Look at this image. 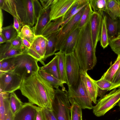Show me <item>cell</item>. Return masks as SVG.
Listing matches in <instances>:
<instances>
[{"instance_id":"6da1fadb","label":"cell","mask_w":120,"mask_h":120,"mask_svg":"<svg viewBox=\"0 0 120 120\" xmlns=\"http://www.w3.org/2000/svg\"><path fill=\"white\" fill-rule=\"evenodd\" d=\"M19 90L29 102L52 110L55 90L38 73L24 79Z\"/></svg>"},{"instance_id":"7a4b0ae2","label":"cell","mask_w":120,"mask_h":120,"mask_svg":"<svg viewBox=\"0 0 120 120\" xmlns=\"http://www.w3.org/2000/svg\"><path fill=\"white\" fill-rule=\"evenodd\" d=\"M95 52L93 45L90 19L81 28L74 50V54L80 69L87 72L93 69L97 62Z\"/></svg>"},{"instance_id":"3957f363","label":"cell","mask_w":120,"mask_h":120,"mask_svg":"<svg viewBox=\"0 0 120 120\" xmlns=\"http://www.w3.org/2000/svg\"><path fill=\"white\" fill-rule=\"evenodd\" d=\"M17 13L24 26L33 27L42 10L38 0H15Z\"/></svg>"},{"instance_id":"277c9868","label":"cell","mask_w":120,"mask_h":120,"mask_svg":"<svg viewBox=\"0 0 120 120\" xmlns=\"http://www.w3.org/2000/svg\"><path fill=\"white\" fill-rule=\"evenodd\" d=\"M38 61L31 56L24 53L14 57V66L12 70L24 79L38 73L40 68L38 65Z\"/></svg>"},{"instance_id":"5b68a950","label":"cell","mask_w":120,"mask_h":120,"mask_svg":"<svg viewBox=\"0 0 120 120\" xmlns=\"http://www.w3.org/2000/svg\"><path fill=\"white\" fill-rule=\"evenodd\" d=\"M71 106L66 92L56 89L52 104V111L57 120H70Z\"/></svg>"},{"instance_id":"8992f818","label":"cell","mask_w":120,"mask_h":120,"mask_svg":"<svg viewBox=\"0 0 120 120\" xmlns=\"http://www.w3.org/2000/svg\"><path fill=\"white\" fill-rule=\"evenodd\" d=\"M118 88L113 89L98 100L97 103L92 108L93 113L96 116L104 115L118 102L120 100V87Z\"/></svg>"},{"instance_id":"52a82bcc","label":"cell","mask_w":120,"mask_h":120,"mask_svg":"<svg viewBox=\"0 0 120 120\" xmlns=\"http://www.w3.org/2000/svg\"><path fill=\"white\" fill-rule=\"evenodd\" d=\"M68 87V91L66 92L70 103L75 102L82 109H92V101L86 92L80 78L77 87Z\"/></svg>"},{"instance_id":"ba28073f","label":"cell","mask_w":120,"mask_h":120,"mask_svg":"<svg viewBox=\"0 0 120 120\" xmlns=\"http://www.w3.org/2000/svg\"><path fill=\"white\" fill-rule=\"evenodd\" d=\"M66 84L68 86L76 87L80 79V68L77 60L74 53L65 54Z\"/></svg>"},{"instance_id":"9c48e42d","label":"cell","mask_w":120,"mask_h":120,"mask_svg":"<svg viewBox=\"0 0 120 120\" xmlns=\"http://www.w3.org/2000/svg\"><path fill=\"white\" fill-rule=\"evenodd\" d=\"M23 79L13 70L0 72V92L10 94L19 89Z\"/></svg>"},{"instance_id":"30bf717a","label":"cell","mask_w":120,"mask_h":120,"mask_svg":"<svg viewBox=\"0 0 120 120\" xmlns=\"http://www.w3.org/2000/svg\"><path fill=\"white\" fill-rule=\"evenodd\" d=\"M86 5L72 17L68 22L61 26V30L57 37L56 51L60 50L67 37L78 28L79 20Z\"/></svg>"},{"instance_id":"8fae6325","label":"cell","mask_w":120,"mask_h":120,"mask_svg":"<svg viewBox=\"0 0 120 120\" xmlns=\"http://www.w3.org/2000/svg\"><path fill=\"white\" fill-rule=\"evenodd\" d=\"M48 40L42 35L36 36L29 49L26 48L25 53L31 56L44 65L42 61L45 52Z\"/></svg>"},{"instance_id":"7c38bea8","label":"cell","mask_w":120,"mask_h":120,"mask_svg":"<svg viewBox=\"0 0 120 120\" xmlns=\"http://www.w3.org/2000/svg\"><path fill=\"white\" fill-rule=\"evenodd\" d=\"M104 14L103 11H101L94 12L90 19L91 36L93 47L95 50L100 40Z\"/></svg>"},{"instance_id":"4fadbf2b","label":"cell","mask_w":120,"mask_h":120,"mask_svg":"<svg viewBox=\"0 0 120 120\" xmlns=\"http://www.w3.org/2000/svg\"><path fill=\"white\" fill-rule=\"evenodd\" d=\"M76 0H54L50 7V21L62 17Z\"/></svg>"},{"instance_id":"5bb4252c","label":"cell","mask_w":120,"mask_h":120,"mask_svg":"<svg viewBox=\"0 0 120 120\" xmlns=\"http://www.w3.org/2000/svg\"><path fill=\"white\" fill-rule=\"evenodd\" d=\"M80 78L86 92L92 101L97 104V98L98 96V88L95 80L92 78L87 72L82 69L80 71Z\"/></svg>"},{"instance_id":"9a60e30c","label":"cell","mask_w":120,"mask_h":120,"mask_svg":"<svg viewBox=\"0 0 120 120\" xmlns=\"http://www.w3.org/2000/svg\"><path fill=\"white\" fill-rule=\"evenodd\" d=\"M29 102L25 103L14 116V120H35L38 107Z\"/></svg>"},{"instance_id":"2e32d148","label":"cell","mask_w":120,"mask_h":120,"mask_svg":"<svg viewBox=\"0 0 120 120\" xmlns=\"http://www.w3.org/2000/svg\"><path fill=\"white\" fill-rule=\"evenodd\" d=\"M50 7L45 10L42 9L36 23L34 26L31 28L36 36L42 35L45 28L50 22L49 17Z\"/></svg>"},{"instance_id":"e0dca14e","label":"cell","mask_w":120,"mask_h":120,"mask_svg":"<svg viewBox=\"0 0 120 120\" xmlns=\"http://www.w3.org/2000/svg\"><path fill=\"white\" fill-rule=\"evenodd\" d=\"M81 28H77L67 37L60 51L65 54L73 53Z\"/></svg>"},{"instance_id":"ac0fdd59","label":"cell","mask_w":120,"mask_h":120,"mask_svg":"<svg viewBox=\"0 0 120 120\" xmlns=\"http://www.w3.org/2000/svg\"><path fill=\"white\" fill-rule=\"evenodd\" d=\"M25 50L13 48L11 46L10 42H7L3 45L0 44V61L25 53Z\"/></svg>"},{"instance_id":"d6986e66","label":"cell","mask_w":120,"mask_h":120,"mask_svg":"<svg viewBox=\"0 0 120 120\" xmlns=\"http://www.w3.org/2000/svg\"><path fill=\"white\" fill-rule=\"evenodd\" d=\"M105 14L106 26L110 41L120 35V22L119 19L113 20L108 14L106 13Z\"/></svg>"},{"instance_id":"ffe728a7","label":"cell","mask_w":120,"mask_h":120,"mask_svg":"<svg viewBox=\"0 0 120 120\" xmlns=\"http://www.w3.org/2000/svg\"><path fill=\"white\" fill-rule=\"evenodd\" d=\"M61 30V27L57 31L45 37L47 40L46 51L42 61L45 60L48 57L55 54L57 39V36Z\"/></svg>"},{"instance_id":"44dd1931","label":"cell","mask_w":120,"mask_h":120,"mask_svg":"<svg viewBox=\"0 0 120 120\" xmlns=\"http://www.w3.org/2000/svg\"><path fill=\"white\" fill-rule=\"evenodd\" d=\"M108 13L113 20L120 17V0H106Z\"/></svg>"},{"instance_id":"7402d4cb","label":"cell","mask_w":120,"mask_h":120,"mask_svg":"<svg viewBox=\"0 0 120 120\" xmlns=\"http://www.w3.org/2000/svg\"><path fill=\"white\" fill-rule=\"evenodd\" d=\"M38 73L44 79L50 83L54 88L57 89L59 86L62 88V90L64 91H66L64 85L66 82L58 79L51 74L45 71L40 70H39Z\"/></svg>"},{"instance_id":"603a6c76","label":"cell","mask_w":120,"mask_h":120,"mask_svg":"<svg viewBox=\"0 0 120 120\" xmlns=\"http://www.w3.org/2000/svg\"><path fill=\"white\" fill-rule=\"evenodd\" d=\"M42 70L50 74L57 78L60 79L59 71L57 57L55 55L47 64L40 68Z\"/></svg>"},{"instance_id":"cb8c5ba5","label":"cell","mask_w":120,"mask_h":120,"mask_svg":"<svg viewBox=\"0 0 120 120\" xmlns=\"http://www.w3.org/2000/svg\"><path fill=\"white\" fill-rule=\"evenodd\" d=\"M55 55L57 57L58 68L60 80L65 82L66 83L65 55L60 51L55 53Z\"/></svg>"},{"instance_id":"d4e9b609","label":"cell","mask_w":120,"mask_h":120,"mask_svg":"<svg viewBox=\"0 0 120 120\" xmlns=\"http://www.w3.org/2000/svg\"><path fill=\"white\" fill-rule=\"evenodd\" d=\"M63 22L62 17L50 21L44 29L42 35L45 37L59 30Z\"/></svg>"},{"instance_id":"484cf974","label":"cell","mask_w":120,"mask_h":120,"mask_svg":"<svg viewBox=\"0 0 120 120\" xmlns=\"http://www.w3.org/2000/svg\"><path fill=\"white\" fill-rule=\"evenodd\" d=\"M9 93H0V120H4L7 109L9 106Z\"/></svg>"},{"instance_id":"4316f807","label":"cell","mask_w":120,"mask_h":120,"mask_svg":"<svg viewBox=\"0 0 120 120\" xmlns=\"http://www.w3.org/2000/svg\"><path fill=\"white\" fill-rule=\"evenodd\" d=\"M9 103L10 110L14 116L20 109L24 104L14 92L10 94Z\"/></svg>"},{"instance_id":"83f0119b","label":"cell","mask_w":120,"mask_h":120,"mask_svg":"<svg viewBox=\"0 0 120 120\" xmlns=\"http://www.w3.org/2000/svg\"><path fill=\"white\" fill-rule=\"evenodd\" d=\"M120 66V54L118 55L114 63L111 65L102 76L103 78L112 82L114 76Z\"/></svg>"},{"instance_id":"f1b7e54d","label":"cell","mask_w":120,"mask_h":120,"mask_svg":"<svg viewBox=\"0 0 120 120\" xmlns=\"http://www.w3.org/2000/svg\"><path fill=\"white\" fill-rule=\"evenodd\" d=\"M0 9L20 20L16 12L15 0H0Z\"/></svg>"},{"instance_id":"f546056e","label":"cell","mask_w":120,"mask_h":120,"mask_svg":"<svg viewBox=\"0 0 120 120\" xmlns=\"http://www.w3.org/2000/svg\"><path fill=\"white\" fill-rule=\"evenodd\" d=\"M98 88V96L100 98L105 95L108 91H109L113 84L112 82L103 78L95 81Z\"/></svg>"},{"instance_id":"4dcf8cb0","label":"cell","mask_w":120,"mask_h":120,"mask_svg":"<svg viewBox=\"0 0 120 120\" xmlns=\"http://www.w3.org/2000/svg\"><path fill=\"white\" fill-rule=\"evenodd\" d=\"M106 17L104 14L102 29L100 40L101 45L104 49L109 45V41L106 24Z\"/></svg>"},{"instance_id":"1f68e13d","label":"cell","mask_w":120,"mask_h":120,"mask_svg":"<svg viewBox=\"0 0 120 120\" xmlns=\"http://www.w3.org/2000/svg\"><path fill=\"white\" fill-rule=\"evenodd\" d=\"M7 42H10L18 36V33L13 24L3 27L0 32Z\"/></svg>"},{"instance_id":"d6a6232c","label":"cell","mask_w":120,"mask_h":120,"mask_svg":"<svg viewBox=\"0 0 120 120\" xmlns=\"http://www.w3.org/2000/svg\"><path fill=\"white\" fill-rule=\"evenodd\" d=\"M89 0H76L65 14L62 17L63 22L68 18L78 9L87 5Z\"/></svg>"},{"instance_id":"836d02e7","label":"cell","mask_w":120,"mask_h":120,"mask_svg":"<svg viewBox=\"0 0 120 120\" xmlns=\"http://www.w3.org/2000/svg\"><path fill=\"white\" fill-rule=\"evenodd\" d=\"M94 12L89 2L86 5L81 15L78 24V28H81L88 22Z\"/></svg>"},{"instance_id":"e575fe53","label":"cell","mask_w":120,"mask_h":120,"mask_svg":"<svg viewBox=\"0 0 120 120\" xmlns=\"http://www.w3.org/2000/svg\"><path fill=\"white\" fill-rule=\"evenodd\" d=\"M18 36L26 40L31 44L36 37L32 30L31 27L27 25L23 26Z\"/></svg>"},{"instance_id":"d590c367","label":"cell","mask_w":120,"mask_h":120,"mask_svg":"<svg viewBox=\"0 0 120 120\" xmlns=\"http://www.w3.org/2000/svg\"><path fill=\"white\" fill-rule=\"evenodd\" d=\"M89 3L94 12L101 11L107 14L106 0H90Z\"/></svg>"},{"instance_id":"8d00e7d4","label":"cell","mask_w":120,"mask_h":120,"mask_svg":"<svg viewBox=\"0 0 120 120\" xmlns=\"http://www.w3.org/2000/svg\"><path fill=\"white\" fill-rule=\"evenodd\" d=\"M14 57L0 61V71L5 72L12 71L14 66Z\"/></svg>"},{"instance_id":"74e56055","label":"cell","mask_w":120,"mask_h":120,"mask_svg":"<svg viewBox=\"0 0 120 120\" xmlns=\"http://www.w3.org/2000/svg\"><path fill=\"white\" fill-rule=\"evenodd\" d=\"M70 120H82V109L76 103H71Z\"/></svg>"},{"instance_id":"f35d334b","label":"cell","mask_w":120,"mask_h":120,"mask_svg":"<svg viewBox=\"0 0 120 120\" xmlns=\"http://www.w3.org/2000/svg\"><path fill=\"white\" fill-rule=\"evenodd\" d=\"M109 45L115 53L118 55L120 54V36L110 41Z\"/></svg>"},{"instance_id":"ab89813d","label":"cell","mask_w":120,"mask_h":120,"mask_svg":"<svg viewBox=\"0 0 120 120\" xmlns=\"http://www.w3.org/2000/svg\"><path fill=\"white\" fill-rule=\"evenodd\" d=\"M12 46L13 48L25 50L26 47L22 44V38L19 36L10 41Z\"/></svg>"},{"instance_id":"60d3db41","label":"cell","mask_w":120,"mask_h":120,"mask_svg":"<svg viewBox=\"0 0 120 120\" xmlns=\"http://www.w3.org/2000/svg\"><path fill=\"white\" fill-rule=\"evenodd\" d=\"M112 83L113 85L109 91L120 87V66L115 75Z\"/></svg>"},{"instance_id":"b9f144b4","label":"cell","mask_w":120,"mask_h":120,"mask_svg":"<svg viewBox=\"0 0 120 120\" xmlns=\"http://www.w3.org/2000/svg\"><path fill=\"white\" fill-rule=\"evenodd\" d=\"M35 120H46L42 108L39 106L38 107Z\"/></svg>"},{"instance_id":"7bdbcfd3","label":"cell","mask_w":120,"mask_h":120,"mask_svg":"<svg viewBox=\"0 0 120 120\" xmlns=\"http://www.w3.org/2000/svg\"><path fill=\"white\" fill-rule=\"evenodd\" d=\"M13 19L14 23L13 25L17 31L18 35L20 33L23 25L22 23L19 19L15 17H14Z\"/></svg>"},{"instance_id":"ee69618b","label":"cell","mask_w":120,"mask_h":120,"mask_svg":"<svg viewBox=\"0 0 120 120\" xmlns=\"http://www.w3.org/2000/svg\"><path fill=\"white\" fill-rule=\"evenodd\" d=\"M43 109L46 120H57L52 110L46 108Z\"/></svg>"},{"instance_id":"f6af8a7d","label":"cell","mask_w":120,"mask_h":120,"mask_svg":"<svg viewBox=\"0 0 120 120\" xmlns=\"http://www.w3.org/2000/svg\"><path fill=\"white\" fill-rule=\"evenodd\" d=\"M54 0H39L42 9L46 10L49 8L53 3Z\"/></svg>"},{"instance_id":"bcb514c9","label":"cell","mask_w":120,"mask_h":120,"mask_svg":"<svg viewBox=\"0 0 120 120\" xmlns=\"http://www.w3.org/2000/svg\"><path fill=\"white\" fill-rule=\"evenodd\" d=\"M4 120H14V116L10 110L9 106L7 109Z\"/></svg>"},{"instance_id":"7dc6e473","label":"cell","mask_w":120,"mask_h":120,"mask_svg":"<svg viewBox=\"0 0 120 120\" xmlns=\"http://www.w3.org/2000/svg\"><path fill=\"white\" fill-rule=\"evenodd\" d=\"M23 45L26 48L29 49L30 48L31 44L28 41L24 38H22Z\"/></svg>"},{"instance_id":"c3c4849f","label":"cell","mask_w":120,"mask_h":120,"mask_svg":"<svg viewBox=\"0 0 120 120\" xmlns=\"http://www.w3.org/2000/svg\"><path fill=\"white\" fill-rule=\"evenodd\" d=\"M0 9V32L1 31L2 28V25L3 21V16L2 12V10Z\"/></svg>"},{"instance_id":"681fc988","label":"cell","mask_w":120,"mask_h":120,"mask_svg":"<svg viewBox=\"0 0 120 120\" xmlns=\"http://www.w3.org/2000/svg\"><path fill=\"white\" fill-rule=\"evenodd\" d=\"M7 41L2 34L0 33V43L1 44L4 42H6Z\"/></svg>"},{"instance_id":"f907efd6","label":"cell","mask_w":120,"mask_h":120,"mask_svg":"<svg viewBox=\"0 0 120 120\" xmlns=\"http://www.w3.org/2000/svg\"><path fill=\"white\" fill-rule=\"evenodd\" d=\"M118 103V105L119 106L120 108V100H119V101Z\"/></svg>"},{"instance_id":"816d5d0a","label":"cell","mask_w":120,"mask_h":120,"mask_svg":"<svg viewBox=\"0 0 120 120\" xmlns=\"http://www.w3.org/2000/svg\"><path fill=\"white\" fill-rule=\"evenodd\" d=\"M119 20L120 21V17H119Z\"/></svg>"},{"instance_id":"f5cc1de1","label":"cell","mask_w":120,"mask_h":120,"mask_svg":"<svg viewBox=\"0 0 120 120\" xmlns=\"http://www.w3.org/2000/svg\"><path fill=\"white\" fill-rule=\"evenodd\" d=\"M119 36H120V35H119Z\"/></svg>"},{"instance_id":"db71d44e","label":"cell","mask_w":120,"mask_h":120,"mask_svg":"<svg viewBox=\"0 0 120 120\" xmlns=\"http://www.w3.org/2000/svg\"></svg>"},{"instance_id":"11a10c76","label":"cell","mask_w":120,"mask_h":120,"mask_svg":"<svg viewBox=\"0 0 120 120\" xmlns=\"http://www.w3.org/2000/svg\"></svg>"}]
</instances>
